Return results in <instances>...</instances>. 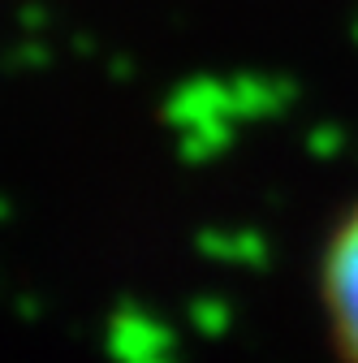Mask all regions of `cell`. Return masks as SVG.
I'll return each instance as SVG.
<instances>
[{"instance_id": "6da1fadb", "label": "cell", "mask_w": 358, "mask_h": 363, "mask_svg": "<svg viewBox=\"0 0 358 363\" xmlns=\"http://www.w3.org/2000/svg\"><path fill=\"white\" fill-rule=\"evenodd\" d=\"M320 286H324V307L341 342V354L358 363V208L337 225V234L324 251Z\"/></svg>"}]
</instances>
